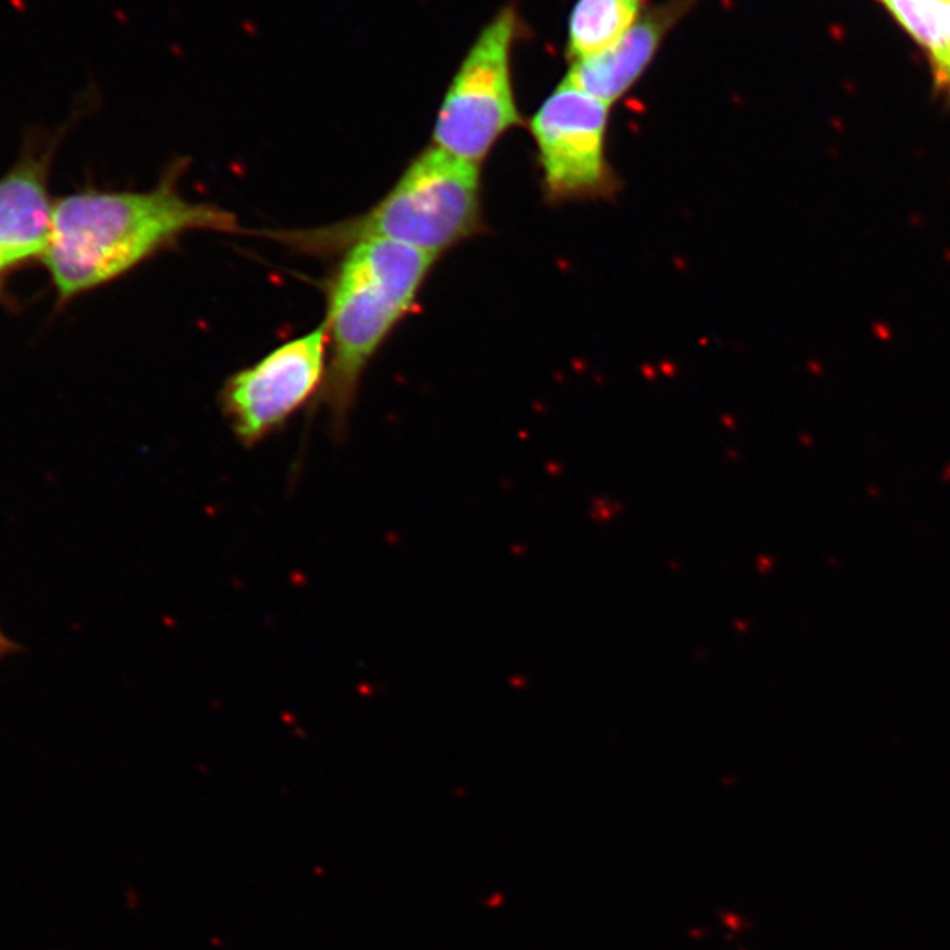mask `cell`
Segmentation results:
<instances>
[{
    "label": "cell",
    "mask_w": 950,
    "mask_h": 950,
    "mask_svg": "<svg viewBox=\"0 0 950 950\" xmlns=\"http://www.w3.org/2000/svg\"><path fill=\"white\" fill-rule=\"evenodd\" d=\"M175 164L152 190H78L55 201L43 261L60 305L122 278L196 231L236 233L226 208L185 198Z\"/></svg>",
    "instance_id": "cell-1"
},
{
    "label": "cell",
    "mask_w": 950,
    "mask_h": 950,
    "mask_svg": "<svg viewBox=\"0 0 950 950\" xmlns=\"http://www.w3.org/2000/svg\"><path fill=\"white\" fill-rule=\"evenodd\" d=\"M437 257L407 245L365 242L338 257L324 285L328 372L321 402L344 428L366 368L414 312Z\"/></svg>",
    "instance_id": "cell-2"
},
{
    "label": "cell",
    "mask_w": 950,
    "mask_h": 950,
    "mask_svg": "<svg viewBox=\"0 0 950 950\" xmlns=\"http://www.w3.org/2000/svg\"><path fill=\"white\" fill-rule=\"evenodd\" d=\"M481 229L479 166L430 145L366 212L328 226L264 236L301 256L319 259L340 257L365 242L400 243L439 259Z\"/></svg>",
    "instance_id": "cell-3"
},
{
    "label": "cell",
    "mask_w": 950,
    "mask_h": 950,
    "mask_svg": "<svg viewBox=\"0 0 950 950\" xmlns=\"http://www.w3.org/2000/svg\"><path fill=\"white\" fill-rule=\"evenodd\" d=\"M519 34L518 9L505 6L475 37L440 104L433 147L481 166L498 139L518 124L512 50Z\"/></svg>",
    "instance_id": "cell-4"
},
{
    "label": "cell",
    "mask_w": 950,
    "mask_h": 950,
    "mask_svg": "<svg viewBox=\"0 0 950 950\" xmlns=\"http://www.w3.org/2000/svg\"><path fill=\"white\" fill-rule=\"evenodd\" d=\"M326 372L328 335L321 324L227 377L220 389V409L236 439L243 446H256L321 393Z\"/></svg>",
    "instance_id": "cell-5"
},
{
    "label": "cell",
    "mask_w": 950,
    "mask_h": 950,
    "mask_svg": "<svg viewBox=\"0 0 950 950\" xmlns=\"http://www.w3.org/2000/svg\"><path fill=\"white\" fill-rule=\"evenodd\" d=\"M611 104L565 80L530 120L544 190L553 201L599 198L613 189L606 159Z\"/></svg>",
    "instance_id": "cell-6"
},
{
    "label": "cell",
    "mask_w": 950,
    "mask_h": 950,
    "mask_svg": "<svg viewBox=\"0 0 950 950\" xmlns=\"http://www.w3.org/2000/svg\"><path fill=\"white\" fill-rule=\"evenodd\" d=\"M66 127L34 132L15 166L0 178V268L43 259L52 234L55 201L50 198V169Z\"/></svg>",
    "instance_id": "cell-7"
},
{
    "label": "cell",
    "mask_w": 950,
    "mask_h": 950,
    "mask_svg": "<svg viewBox=\"0 0 950 950\" xmlns=\"http://www.w3.org/2000/svg\"><path fill=\"white\" fill-rule=\"evenodd\" d=\"M697 2L699 0H667L662 6L643 11L625 36L607 52L570 62L565 78L613 106L646 73L665 37Z\"/></svg>",
    "instance_id": "cell-8"
},
{
    "label": "cell",
    "mask_w": 950,
    "mask_h": 950,
    "mask_svg": "<svg viewBox=\"0 0 950 950\" xmlns=\"http://www.w3.org/2000/svg\"><path fill=\"white\" fill-rule=\"evenodd\" d=\"M643 13V0H578L569 18L570 62L607 52Z\"/></svg>",
    "instance_id": "cell-9"
},
{
    "label": "cell",
    "mask_w": 950,
    "mask_h": 950,
    "mask_svg": "<svg viewBox=\"0 0 950 950\" xmlns=\"http://www.w3.org/2000/svg\"><path fill=\"white\" fill-rule=\"evenodd\" d=\"M898 22L926 48L935 78L949 57V0H882Z\"/></svg>",
    "instance_id": "cell-10"
},
{
    "label": "cell",
    "mask_w": 950,
    "mask_h": 950,
    "mask_svg": "<svg viewBox=\"0 0 950 950\" xmlns=\"http://www.w3.org/2000/svg\"><path fill=\"white\" fill-rule=\"evenodd\" d=\"M949 11H950V0H949ZM936 88L938 92L950 97V20H949V57H947V64H945V69L942 73L938 74L935 78Z\"/></svg>",
    "instance_id": "cell-11"
},
{
    "label": "cell",
    "mask_w": 950,
    "mask_h": 950,
    "mask_svg": "<svg viewBox=\"0 0 950 950\" xmlns=\"http://www.w3.org/2000/svg\"><path fill=\"white\" fill-rule=\"evenodd\" d=\"M18 651H20V646L0 630V660L11 657L13 653H18Z\"/></svg>",
    "instance_id": "cell-12"
},
{
    "label": "cell",
    "mask_w": 950,
    "mask_h": 950,
    "mask_svg": "<svg viewBox=\"0 0 950 950\" xmlns=\"http://www.w3.org/2000/svg\"><path fill=\"white\" fill-rule=\"evenodd\" d=\"M6 273H9V271L4 270V268H0V287H2V282H4V277H6Z\"/></svg>",
    "instance_id": "cell-13"
}]
</instances>
